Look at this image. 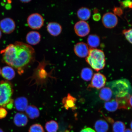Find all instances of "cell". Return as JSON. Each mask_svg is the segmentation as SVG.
<instances>
[{"instance_id":"cell-1","label":"cell","mask_w":132,"mask_h":132,"mask_svg":"<svg viewBox=\"0 0 132 132\" xmlns=\"http://www.w3.org/2000/svg\"><path fill=\"white\" fill-rule=\"evenodd\" d=\"M0 53L5 63L20 70L32 60L35 51L29 44L17 41L10 44Z\"/></svg>"},{"instance_id":"cell-2","label":"cell","mask_w":132,"mask_h":132,"mask_svg":"<svg viewBox=\"0 0 132 132\" xmlns=\"http://www.w3.org/2000/svg\"><path fill=\"white\" fill-rule=\"evenodd\" d=\"M107 87L111 89L115 98L131 94V84L127 80L121 79L108 82Z\"/></svg>"},{"instance_id":"cell-3","label":"cell","mask_w":132,"mask_h":132,"mask_svg":"<svg viewBox=\"0 0 132 132\" xmlns=\"http://www.w3.org/2000/svg\"><path fill=\"white\" fill-rule=\"evenodd\" d=\"M14 92L11 84L9 82L2 81L0 82V107L11 109L13 101L11 98Z\"/></svg>"},{"instance_id":"cell-4","label":"cell","mask_w":132,"mask_h":132,"mask_svg":"<svg viewBox=\"0 0 132 132\" xmlns=\"http://www.w3.org/2000/svg\"><path fill=\"white\" fill-rule=\"evenodd\" d=\"M86 61L95 70L98 71L104 67L105 64V55L103 51L100 49H90Z\"/></svg>"},{"instance_id":"cell-5","label":"cell","mask_w":132,"mask_h":132,"mask_svg":"<svg viewBox=\"0 0 132 132\" xmlns=\"http://www.w3.org/2000/svg\"><path fill=\"white\" fill-rule=\"evenodd\" d=\"M27 22L28 25L31 29H39L44 25V19L43 16L39 13H33L28 17Z\"/></svg>"},{"instance_id":"cell-6","label":"cell","mask_w":132,"mask_h":132,"mask_svg":"<svg viewBox=\"0 0 132 132\" xmlns=\"http://www.w3.org/2000/svg\"><path fill=\"white\" fill-rule=\"evenodd\" d=\"M15 28V22L11 18H4L0 21V29L5 34H11L14 31Z\"/></svg>"},{"instance_id":"cell-7","label":"cell","mask_w":132,"mask_h":132,"mask_svg":"<svg viewBox=\"0 0 132 132\" xmlns=\"http://www.w3.org/2000/svg\"><path fill=\"white\" fill-rule=\"evenodd\" d=\"M74 29L76 34L80 37L87 36L89 33L90 30L89 24L83 21L77 22L74 26Z\"/></svg>"},{"instance_id":"cell-8","label":"cell","mask_w":132,"mask_h":132,"mask_svg":"<svg viewBox=\"0 0 132 132\" xmlns=\"http://www.w3.org/2000/svg\"><path fill=\"white\" fill-rule=\"evenodd\" d=\"M118 18L116 15L111 12L105 13L102 18V22L105 27L109 29L114 28L118 23Z\"/></svg>"},{"instance_id":"cell-9","label":"cell","mask_w":132,"mask_h":132,"mask_svg":"<svg viewBox=\"0 0 132 132\" xmlns=\"http://www.w3.org/2000/svg\"><path fill=\"white\" fill-rule=\"evenodd\" d=\"M106 79L105 76L101 73H96L92 77L91 82L89 87L100 89L104 87Z\"/></svg>"},{"instance_id":"cell-10","label":"cell","mask_w":132,"mask_h":132,"mask_svg":"<svg viewBox=\"0 0 132 132\" xmlns=\"http://www.w3.org/2000/svg\"><path fill=\"white\" fill-rule=\"evenodd\" d=\"M89 50L87 44L82 42L77 43L74 48L76 55L80 57H87L88 55Z\"/></svg>"},{"instance_id":"cell-11","label":"cell","mask_w":132,"mask_h":132,"mask_svg":"<svg viewBox=\"0 0 132 132\" xmlns=\"http://www.w3.org/2000/svg\"><path fill=\"white\" fill-rule=\"evenodd\" d=\"M41 39L39 33L36 31H31L28 33L26 37V40L29 45H35L39 43Z\"/></svg>"},{"instance_id":"cell-12","label":"cell","mask_w":132,"mask_h":132,"mask_svg":"<svg viewBox=\"0 0 132 132\" xmlns=\"http://www.w3.org/2000/svg\"><path fill=\"white\" fill-rule=\"evenodd\" d=\"M47 32L51 35L57 37L61 33L62 28L61 25L56 22H49L47 26Z\"/></svg>"},{"instance_id":"cell-13","label":"cell","mask_w":132,"mask_h":132,"mask_svg":"<svg viewBox=\"0 0 132 132\" xmlns=\"http://www.w3.org/2000/svg\"><path fill=\"white\" fill-rule=\"evenodd\" d=\"M28 101L25 97H21L16 98L14 101V105L16 110L20 111H25L28 106Z\"/></svg>"},{"instance_id":"cell-14","label":"cell","mask_w":132,"mask_h":132,"mask_svg":"<svg viewBox=\"0 0 132 132\" xmlns=\"http://www.w3.org/2000/svg\"><path fill=\"white\" fill-rule=\"evenodd\" d=\"M77 101L76 99L68 94L67 97L64 98L62 100V103L64 106L67 110L72 109L75 110L76 109L75 104Z\"/></svg>"},{"instance_id":"cell-15","label":"cell","mask_w":132,"mask_h":132,"mask_svg":"<svg viewBox=\"0 0 132 132\" xmlns=\"http://www.w3.org/2000/svg\"><path fill=\"white\" fill-rule=\"evenodd\" d=\"M14 122L16 126L23 127L27 125L28 120L27 116L22 113H17L15 115Z\"/></svg>"},{"instance_id":"cell-16","label":"cell","mask_w":132,"mask_h":132,"mask_svg":"<svg viewBox=\"0 0 132 132\" xmlns=\"http://www.w3.org/2000/svg\"><path fill=\"white\" fill-rule=\"evenodd\" d=\"M113 95V92L111 89L108 87L102 88L99 94L100 98L106 102L111 100Z\"/></svg>"},{"instance_id":"cell-17","label":"cell","mask_w":132,"mask_h":132,"mask_svg":"<svg viewBox=\"0 0 132 132\" xmlns=\"http://www.w3.org/2000/svg\"><path fill=\"white\" fill-rule=\"evenodd\" d=\"M1 74L4 78L7 80H12L15 76V73L12 67L6 66L1 70Z\"/></svg>"},{"instance_id":"cell-18","label":"cell","mask_w":132,"mask_h":132,"mask_svg":"<svg viewBox=\"0 0 132 132\" xmlns=\"http://www.w3.org/2000/svg\"><path fill=\"white\" fill-rule=\"evenodd\" d=\"M25 111L26 114L31 119H35L39 116V110L37 107L34 105H30L28 106Z\"/></svg>"},{"instance_id":"cell-19","label":"cell","mask_w":132,"mask_h":132,"mask_svg":"<svg viewBox=\"0 0 132 132\" xmlns=\"http://www.w3.org/2000/svg\"><path fill=\"white\" fill-rule=\"evenodd\" d=\"M95 127L97 132H107L109 130V126L105 120L100 119L96 122Z\"/></svg>"},{"instance_id":"cell-20","label":"cell","mask_w":132,"mask_h":132,"mask_svg":"<svg viewBox=\"0 0 132 132\" xmlns=\"http://www.w3.org/2000/svg\"><path fill=\"white\" fill-rule=\"evenodd\" d=\"M77 15L79 19L85 21L89 19L91 15V12L88 8L82 7L79 9L77 12Z\"/></svg>"},{"instance_id":"cell-21","label":"cell","mask_w":132,"mask_h":132,"mask_svg":"<svg viewBox=\"0 0 132 132\" xmlns=\"http://www.w3.org/2000/svg\"><path fill=\"white\" fill-rule=\"evenodd\" d=\"M104 106L105 109L110 112H114L119 108L118 103L115 99H112L105 102Z\"/></svg>"},{"instance_id":"cell-22","label":"cell","mask_w":132,"mask_h":132,"mask_svg":"<svg viewBox=\"0 0 132 132\" xmlns=\"http://www.w3.org/2000/svg\"><path fill=\"white\" fill-rule=\"evenodd\" d=\"M87 43L90 47L96 48L98 47L100 43V37L96 35H90L87 39Z\"/></svg>"},{"instance_id":"cell-23","label":"cell","mask_w":132,"mask_h":132,"mask_svg":"<svg viewBox=\"0 0 132 132\" xmlns=\"http://www.w3.org/2000/svg\"><path fill=\"white\" fill-rule=\"evenodd\" d=\"M93 71L88 68H85L82 69L81 73V77L85 81H89L93 77Z\"/></svg>"},{"instance_id":"cell-24","label":"cell","mask_w":132,"mask_h":132,"mask_svg":"<svg viewBox=\"0 0 132 132\" xmlns=\"http://www.w3.org/2000/svg\"><path fill=\"white\" fill-rule=\"evenodd\" d=\"M58 128V123L54 120H51L46 123L45 128L48 132H56Z\"/></svg>"},{"instance_id":"cell-25","label":"cell","mask_w":132,"mask_h":132,"mask_svg":"<svg viewBox=\"0 0 132 132\" xmlns=\"http://www.w3.org/2000/svg\"><path fill=\"white\" fill-rule=\"evenodd\" d=\"M125 128V124L121 121L115 122L113 125V132H124Z\"/></svg>"},{"instance_id":"cell-26","label":"cell","mask_w":132,"mask_h":132,"mask_svg":"<svg viewBox=\"0 0 132 132\" xmlns=\"http://www.w3.org/2000/svg\"><path fill=\"white\" fill-rule=\"evenodd\" d=\"M29 132H44V131L41 125L39 124H35L30 127Z\"/></svg>"},{"instance_id":"cell-27","label":"cell","mask_w":132,"mask_h":132,"mask_svg":"<svg viewBox=\"0 0 132 132\" xmlns=\"http://www.w3.org/2000/svg\"><path fill=\"white\" fill-rule=\"evenodd\" d=\"M132 29L124 30L123 31V34L124 35L127 40L131 44H132Z\"/></svg>"},{"instance_id":"cell-28","label":"cell","mask_w":132,"mask_h":132,"mask_svg":"<svg viewBox=\"0 0 132 132\" xmlns=\"http://www.w3.org/2000/svg\"><path fill=\"white\" fill-rule=\"evenodd\" d=\"M7 114V111L4 107H0V119L4 118L6 117Z\"/></svg>"},{"instance_id":"cell-29","label":"cell","mask_w":132,"mask_h":132,"mask_svg":"<svg viewBox=\"0 0 132 132\" xmlns=\"http://www.w3.org/2000/svg\"><path fill=\"white\" fill-rule=\"evenodd\" d=\"M121 5L124 7L131 8L132 2L130 0H125L122 2Z\"/></svg>"},{"instance_id":"cell-30","label":"cell","mask_w":132,"mask_h":132,"mask_svg":"<svg viewBox=\"0 0 132 132\" xmlns=\"http://www.w3.org/2000/svg\"><path fill=\"white\" fill-rule=\"evenodd\" d=\"M115 14H117L118 16L121 15L123 13L122 10L121 8L119 7H116L113 10Z\"/></svg>"},{"instance_id":"cell-31","label":"cell","mask_w":132,"mask_h":132,"mask_svg":"<svg viewBox=\"0 0 132 132\" xmlns=\"http://www.w3.org/2000/svg\"><path fill=\"white\" fill-rule=\"evenodd\" d=\"M101 18V16L100 14H95L93 16V19L95 21H98L100 20Z\"/></svg>"},{"instance_id":"cell-32","label":"cell","mask_w":132,"mask_h":132,"mask_svg":"<svg viewBox=\"0 0 132 132\" xmlns=\"http://www.w3.org/2000/svg\"><path fill=\"white\" fill-rule=\"evenodd\" d=\"M80 132H96L92 128H87L82 129Z\"/></svg>"},{"instance_id":"cell-33","label":"cell","mask_w":132,"mask_h":132,"mask_svg":"<svg viewBox=\"0 0 132 132\" xmlns=\"http://www.w3.org/2000/svg\"><path fill=\"white\" fill-rule=\"evenodd\" d=\"M19 1L22 3H27L30 2L32 0H19Z\"/></svg>"},{"instance_id":"cell-34","label":"cell","mask_w":132,"mask_h":132,"mask_svg":"<svg viewBox=\"0 0 132 132\" xmlns=\"http://www.w3.org/2000/svg\"><path fill=\"white\" fill-rule=\"evenodd\" d=\"M124 132H132L131 130L129 129H127L125 130Z\"/></svg>"},{"instance_id":"cell-35","label":"cell","mask_w":132,"mask_h":132,"mask_svg":"<svg viewBox=\"0 0 132 132\" xmlns=\"http://www.w3.org/2000/svg\"><path fill=\"white\" fill-rule=\"evenodd\" d=\"M2 37V32L1 30L0 29V39H1V38Z\"/></svg>"},{"instance_id":"cell-36","label":"cell","mask_w":132,"mask_h":132,"mask_svg":"<svg viewBox=\"0 0 132 132\" xmlns=\"http://www.w3.org/2000/svg\"><path fill=\"white\" fill-rule=\"evenodd\" d=\"M0 132H4L3 131V130L1 129L0 128Z\"/></svg>"},{"instance_id":"cell-37","label":"cell","mask_w":132,"mask_h":132,"mask_svg":"<svg viewBox=\"0 0 132 132\" xmlns=\"http://www.w3.org/2000/svg\"><path fill=\"white\" fill-rule=\"evenodd\" d=\"M1 68H0V75H1Z\"/></svg>"},{"instance_id":"cell-38","label":"cell","mask_w":132,"mask_h":132,"mask_svg":"<svg viewBox=\"0 0 132 132\" xmlns=\"http://www.w3.org/2000/svg\"><path fill=\"white\" fill-rule=\"evenodd\" d=\"M131 128H132V123L131 122Z\"/></svg>"}]
</instances>
